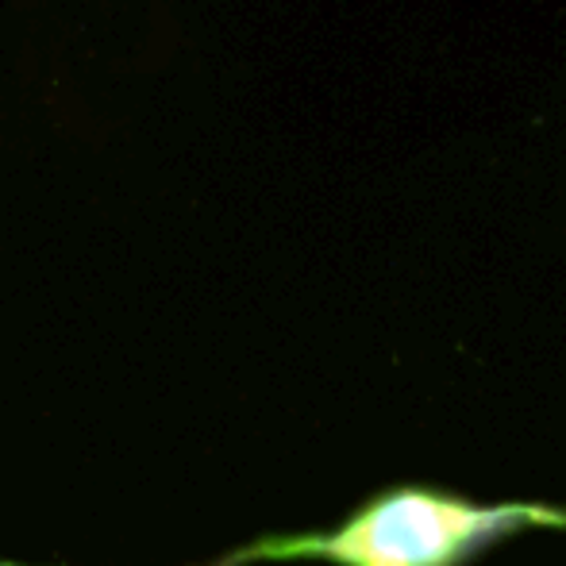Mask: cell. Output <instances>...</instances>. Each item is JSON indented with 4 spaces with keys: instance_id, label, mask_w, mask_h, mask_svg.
<instances>
[{
    "instance_id": "cell-1",
    "label": "cell",
    "mask_w": 566,
    "mask_h": 566,
    "mask_svg": "<svg viewBox=\"0 0 566 566\" xmlns=\"http://www.w3.org/2000/svg\"><path fill=\"white\" fill-rule=\"evenodd\" d=\"M528 528H566V513L532 501L478 505L432 490H394L321 536L259 539L228 559H328L339 566H462L497 539Z\"/></svg>"
},
{
    "instance_id": "cell-2",
    "label": "cell",
    "mask_w": 566,
    "mask_h": 566,
    "mask_svg": "<svg viewBox=\"0 0 566 566\" xmlns=\"http://www.w3.org/2000/svg\"><path fill=\"white\" fill-rule=\"evenodd\" d=\"M0 566H28V563H15V559H0Z\"/></svg>"
}]
</instances>
